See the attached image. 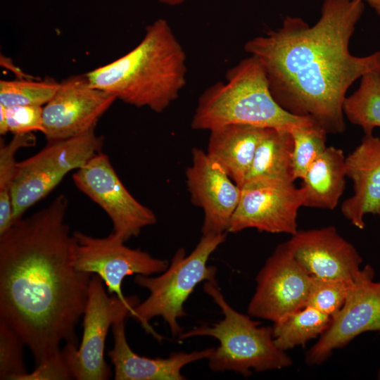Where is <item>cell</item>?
Listing matches in <instances>:
<instances>
[{
	"instance_id": "1",
	"label": "cell",
	"mask_w": 380,
	"mask_h": 380,
	"mask_svg": "<svg viewBox=\"0 0 380 380\" xmlns=\"http://www.w3.org/2000/svg\"><path fill=\"white\" fill-rule=\"evenodd\" d=\"M68 205L59 195L0 234V321L30 348L35 367L60 355L62 342L77 343L87 301L92 274L75 267Z\"/></svg>"
},
{
	"instance_id": "2",
	"label": "cell",
	"mask_w": 380,
	"mask_h": 380,
	"mask_svg": "<svg viewBox=\"0 0 380 380\" xmlns=\"http://www.w3.org/2000/svg\"><path fill=\"white\" fill-rule=\"evenodd\" d=\"M364 10L363 0H324L315 24L288 15L280 27L244 45L262 65L277 103L312 118L328 134L346 129L343 105L350 86L365 74L380 72V50L365 56L349 50Z\"/></svg>"
},
{
	"instance_id": "3",
	"label": "cell",
	"mask_w": 380,
	"mask_h": 380,
	"mask_svg": "<svg viewBox=\"0 0 380 380\" xmlns=\"http://www.w3.org/2000/svg\"><path fill=\"white\" fill-rule=\"evenodd\" d=\"M186 56L168 22L147 25L143 39L115 61L85 74L89 84L117 99L162 113L186 82Z\"/></svg>"
},
{
	"instance_id": "4",
	"label": "cell",
	"mask_w": 380,
	"mask_h": 380,
	"mask_svg": "<svg viewBox=\"0 0 380 380\" xmlns=\"http://www.w3.org/2000/svg\"><path fill=\"white\" fill-rule=\"evenodd\" d=\"M225 79L208 87L198 98L191 120L193 129L210 131L239 124L290 130L314 120L294 115L277 103L265 70L253 56L228 70Z\"/></svg>"
},
{
	"instance_id": "5",
	"label": "cell",
	"mask_w": 380,
	"mask_h": 380,
	"mask_svg": "<svg viewBox=\"0 0 380 380\" xmlns=\"http://www.w3.org/2000/svg\"><path fill=\"white\" fill-rule=\"evenodd\" d=\"M204 291L220 307L222 319L211 325H202L179 336V340L194 336H210L220 345L208 360L215 372L233 371L248 377L255 372L281 369L291 366V358L277 347L272 327L260 326L251 316L234 310L226 300L216 280L207 281Z\"/></svg>"
},
{
	"instance_id": "6",
	"label": "cell",
	"mask_w": 380,
	"mask_h": 380,
	"mask_svg": "<svg viewBox=\"0 0 380 380\" xmlns=\"http://www.w3.org/2000/svg\"><path fill=\"white\" fill-rule=\"evenodd\" d=\"M226 239V233L203 235L199 242L186 255L179 248L168 267L157 277L137 274L134 282L149 291L148 296L134 307L129 317L139 322L144 329L158 339L162 337L151 328L149 321L161 317L173 336H179L182 329L178 319L186 315L184 305L196 286L202 281L215 279L217 268L208 265L210 255Z\"/></svg>"
},
{
	"instance_id": "7",
	"label": "cell",
	"mask_w": 380,
	"mask_h": 380,
	"mask_svg": "<svg viewBox=\"0 0 380 380\" xmlns=\"http://www.w3.org/2000/svg\"><path fill=\"white\" fill-rule=\"evenodd\" d=\"M103 137L94 129L82 135L49 141L37 154L18 162L11 189L13 222L46 196L70 171L101 152Z\"/></svg>"
},
{
	"instance_id": "8",
	"label": "cell",
	"mask_w": 380,
	"mask_h": 380,
	"mask_svg": "<svg viewBox=\"0 0 380 380\" xmlns=\"http://www.w3.org/2000/svg\"><path fill=\"white\" fill-rule=\"evenodd\" d=\"M139 303L137 296L123 300L106 292L103 281L92 274L84 312L83 335L79 347L65 343L63 357L73 379L77 380H106L111 369L104 358L107 334L113 323L121 315L129 316Z\"/></svg>"
},
{
	"instance_id": "9",
	"label": "cell",
	"mask_w": 380,
	"mask_h": 380,
	"mask_svg": "<svg viewBox=\"0 0 380 380\" xmlns=\"http://www.w3.org/2000/svg\"><path fill=\"white\" fill-rule=\"evenodd\" d=\"M76 186L97 203L110 218L113 232L125 242L156 223L150 208L125 187L107 155L101 151L72 175Z\"/></svg>"
},
{
	"instance_id": "10",
	"label": "cell",
	"mask_w": 380,
	"mask_h": 380,
	"mask_svg": "<svg viewBox=\"0 0 380 380\" xmlns=\"http://www.w3.org/2000/svg\"><path fill=\"white\" fill-rule=\"evenodd\" d=\"M311 277L294 258L287 241L279 244L256 276L248 314L275 323L302 309Z\"/></svg>"
},
{
	"instance_id": "11",
	"label": "cell",
	"mask_w": 380,
	"mask_h": 380,
	"mask_svg": "<svg viewBox=\"0 0 380 380\" xmlns=\"http://www.w3.org/2000/svg\"><path fill=\"white\" fill-rule=\"evenodd\" d=\"M305 194L294 182L259 180L246 182L241 188L239 204L232 217L228 232L248 228L269 233L298 231V209L303 206Z\"/></svg>"
},
{
	"instance_id": "12",
	"label": "cell",
	"mask_w": 380,
	"mask_h": 380,
	"mask_svg": "<svg viewBox=\"0 0 380 380\" xmlns=\"http://www.w3.org/2000/svg\"><path fill=\"white\" fill-rule=\"evenodd\" d=\"M75 265L82 272L97 274L105 283L110 295L126 299L122 291L124 279L132 274L150 276L162 273L169 266L166 260L133 249L111 232L104 238H95L75 231Z\"/></svg>"
},
{
	"instance_id": "13",
	"label": "cell",
	"mask_w": 380,
	"mask_h": 380,
	"mask_svg": "<svg viewBox=\"0 0 380 380\" xmlns=\"http://www.w3.org/2000/svg\"><path fill=\"white\" fill-rule=\"evenodd\" d=\"M374 276L373 268L367 265L352 281L343 305L306 353L308 365L322 364L335 349L362 333L380 332V281H374Z\"/></svg>"
},
{
	"instance_id": "14",
	"label": "cell",
	"mask_w": 380,
	"mask_h": 380,
	"mask_svg": "<svg viewBox=\"0 0 380 380\" xmlns=\"http://www.w3.org/2000/svg\"><path fill=\"white\" fill-rule=\"evenodd\" d=\"M117 98L92 87L85 74L59 83L52 99L43 106V131L49 141L82 135L94 129L100 117Z\"/></svg>"
},
{
	"instance_id": "15",
	"label": "cell",
	"mask_w": 380,
	"mask_h": 380,
	"mask_svg": "<svg viewBox=\"0 0 380 380\" xmlns=\"http://www.w3.org/2000/svg\"><path fill=\"white\" fill-rule=\"evenodd\" d=\"M191 154L186 185L192 203L204 213L202 235L226 233L240 200L241 188L205 151L194 148Z\"/></svg>"
},
{
	"instance_id": "16",
	"label": "cell",
	"mask_w": 380,
	"mask_h": 380,
	"mask_svg": "<svg viewBox=\"0 0 380 380\" xmlns=\"http://www.w3.org/2000/svg\"><path fill=\"white\" fill-rule=\"evenodd\" d=\"M296 260L312 277L353 281L362 258L334 226L298 230L287 241Z\"/></svg>"
},
{
	"instance_id": "17",
	"label": "cell",
	"mask_w": 380,
	"mask_h": 380,
	"mask_svg": "<svg viewBox=\"0 0 380 380\" xmlns=\"http://www.w3.org/2000/svg\"><path fill=\"white\" fill-rule=\"evenodd\" d=\"M120 316L112 324L114 345L108 356L114 367L115 380H185L182 369L194 362L208 359L215 348L190 353L175 352L167 358H149L135 353L125 332V319Z\"/></svg>"
},
{
	"instance_id": "18",
	"label": "cell",
	"mask_w": 380,
	"mask_h": 380,
	"mask_svg": "<svg viewBox=\"0 0 380 380\" xmlns=\"http://www.w3.org/2000/svg\"><path fill=\"white\" fill-rule=\"evenodd\" d=\"M346 167L353 194L343 202L341 210L353 225L363 229L366 215L380 216V138L365 134L346 157Z\"/></svg>"
},
{
	"instance_id": "19",
	"label": "cell",
	"mask_w": 380,
	"mask_h": 380,
	"mask_svg": "<svg viewBox=\"0 0 380 380\" xmlns=\"http://www.w3.org/2000/svg\"><path fill=\"white\" fill-rule=\"evenodd\" d=\"M268 128L239 124L215 128L210 131L206 153L241 188Z\"/></svg>"
},
{
	"instance_id": "20",
	"label": "cell",
	"mask_w": 380,
	"mask_h": 380,
	"mask_svg": "<svg viewBox=\"0 0 380 380\" xmlns=\"http://www.w3.org/2000/svg\"><path fill=\"white\" fill-rule=\"evenodd\" d=\"M343 151L327 146L310 166L302 179L304 207L334 209L346 188V167Z\"/></svg>"
},
{
	"instance_id": "21",
	"label": "cell",
	"mask_w": 380,
	"mask_h": 380,
	"mask_svg": "<svg viewBox=\"0 0 380 380\" xmlns=\"http://www.w3.org/2000/svg\"><path fill=\"white\" fill-rule=\"evenodd\" d=\"M293 148L289 129L268 128L256 149L245 183L259 180L294 182Z\"/></svg>"
},
{
	"instance_id": "22",
	"label": "cell",
	"mask_w": 380,
	"mask_h": 380,
	"mask_svg": "<svg viewBox=\"0 0 380 380\" xmlns=\"http://www.w3.org/2000/svg\"><path fill=\"white\" fill-rule=\"evenodd\" d=\"M331 317L317 309L305 306L274 323L272 334L277 348L286 351L321 336Z\"/></svg>"
},
{
	"instance_id": "23",
	"label": "cell",
	"mask_w": 380,
	"mask_h": 380,
	"mask_svg": "<svg viewBox=\"0 0 380 380\" xmlns=\"http://www.w3.org/2000/svg\"><path fill=\"white\" fill-rule=\"evenodd\" d=\"M343 110L350 122L360 126L365 134L380 128V72L361 77L358 88L345 99Z\"/></svg>"
},
{
	"instance_id": "24",
	"label": "cell",
	"mask_w": 380,
	"mask_h": 380,
	"mask_svg": "<svg viewBox=\"0 0 380 380\" xmlns=\"http://www.w3.org/2000/svg\"><path fill=\"white\" fill-rule=\"evenodd\" d=\"M36 139L31 133L13 134L8 144L1 140L0 145V234L13 223V207L11 189L15 174V154L23 147L35 144Z\"/></svg>"
},
{
	"instance_id": "25",
	"label": "cell",
	"mask_w": 380,
	"mask_h": 380,
	"mask_svg": "<svg viewBox=\"0 0 380 380\" xmlns=\"http://www.w3.org/2000/svg\"><path fill=\"white\" fill-rule=\"evenodd\" d=\"M289 132L293 141L294 175L296 179H302L310 166L327 148L328 133L315 120L296 126Z\"/></svg>"
},
{
	"instance_id": "26",
	"label": "cell",
	"mask_w": 380,
	"mask_h": 380,
	"mask_svg": "<svg viewBox=\"0 0 380 380\" xmlns=\"http://www.w3.org/2000/svg\"><path fill=\"white\" fill-rule=\"evenodd\" d=\"M59 83L53 80L43 81L1 80L0 105L45 106L54 96Z\"/></svg>"
},
{
	"instance_id": "27",
	"label": "cell",
	"mask_w": 380,
	"mask_h": 380,
	"mask_svg": "<svg viewBox=\"0 0 380 380\" xmlns=\"http://www.w3.org/2000/svg\"><path fill=\"white\" fill-rule=\"evenodd\" d=\"M352 281L312 276L305 306L332 318L343 305Z\"/></svg>"
},
{
	"instance_id": "28",
	"label": "cell",
	"mask_w": 380,
	"mask_h": 380,
	"mask_svg": "<svg viewBox=\"0 0 380 380\" xmlns=\"http://www.w3.org/2000/svg\"><path fill=\"white\" fill-rule=\"evenodd\" d=\"M23 340L6 323L0 321V379L20 380L27 374Z\"/></svg>"
},
{
	"instance_id": "29",
	"label": "cell",
	"mask_w": 380,
	"mask_h": 380,
	"mask_svg": "<svg viewBox=\"0 0 380 380\" xmlns=\"http://www.w3.org/2000/svg\"><path fill=\"white\" fill-rule=\"evenodd\" d=\"M43 106H14L5 107L8 132L13 134L42 132Z\"/></svg>"
},
{
	"instance_id": "30",
	"label": "cell",
	"mask_w": 380,
	"mask_h": 380,
	"mask_svg": "<svg viewBox=\"0 0 380 380\" xmlns=\"http://www.w3.org/2000/svg\"><path fill=\"white\" fill-rule=\"evenodd\" d=\"M51 379H73L63 352L60 355L35 367L33 372H28L20 380Z\"/></svg>"
},
{
	"instance_id": "31",
	"label": "cell",
	"mask_w": 380,
	"mask_h": 380,
	"mask_svg": "<svg viewBox=\"0 0 380 380\" xmlns=\"http://www.w3.org/2000/svg\"><path fill=\"white\" fill-rule=\"evenodd\" d=\"M8 132L5 107L0 105V134H5Z\"/></svg>"
},
{
	"instance_id": "32",
	"label": "cell",
	"mask_w": 380,
	"mask_h": 380,
	"mask_svg": "<svg viewBox=\"0 0 380 380\" xmlns=\"http://www.w3.org/2000/svg\"><path fill=\"white\" fill-rule=\"evenodd\" d=\"M380 16V0H363Z\"/></svg>"
},
{
	"instance_id": "33",
	"label": "cell",
	"mask_w": 380,
	"mask_h": 380,
	"mask_svg": "<svg viewBox=\"0 0 380 380\" xmlns=\"http://www.w3.org/2000/svg\"><path fill=\"white\" fill-rule=\"evenodd\" d=\"M156 1L165 5H167L170 6H175L182 4L188 0H156Z\"/></svg>"
},
{
	"instance_id": "34",
	"label": "cell",
	"mask_w": 380,
	"mask_h": 380,
	"mask_svg": "<svg viewBox=\"0 0 380 380\" xmlns=\"http://www.w3.org/2000/svg\"><path fill=\"white\" fill-rule=\"evenodd\" d=\"M378 377H379V379H380V370L379 372Z\"/></svg>"
}]
</instances>
